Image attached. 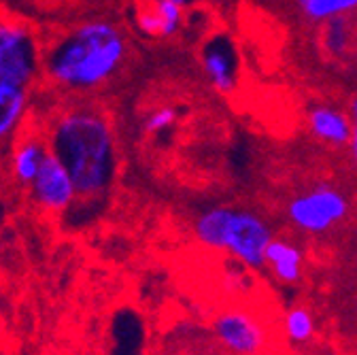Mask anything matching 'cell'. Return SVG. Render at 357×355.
Wrapping results in <instances>:
<instances>
[{
	"label": "cell",
	"mask_w": 357,
	"mask_h": 355,
	"mask_svg": "<svg viewBox=\"0 0 357 355\" xmlns=\"http://www.w3.org/2000/svg\"><path fill=\"white\" fill-rule=\"evenodd\" d=\"M52 156L66 168L77 200L100 198L115 176L117 153L111 121L83 100L56 107L43 121Z\"/></svg>",
	"instance_id": "obj_1"
},
{
	"label": "cell",
	"mask_w": 357,
	"mask_h": 355,
	"mask_svg": "<svg viewBox=\"0 0 357 355\" xmlns=\"http://www.w3.org/2000/svg\"><path fill=\"white\" fill-rule=\"evenodd\" d=\"M128 43L111 22H83L43 40V85L83 96L111 81L126 60Z\"/></svg>",
	"instance_id": "obj_2"
},
{
	"label": "cell",
	"mask_w": 357,
	"mask_h": 355,
	"mask_svg": "<svg viewBox=\"0 0 357 355\" xmlns=\"http://www.w3.org/2000/svg\"><path fill=\"white\" fill-rule=\"evenodd\" d=\"M40 85L43 38L30 24L0 13V164L20 130L32 119Z\"/></svg>",
	"instance_id": "obj_3"
},
{
	"label": "cell",
	"mask_w": 357,
	"mask_h": 355,
	"mask_svg": "<svg viewBox=\"0 0 357 355\" xmlns=\"http://www.w3.org/2000/svg\"><path fill=\"white\" fill-rule=\"evenodd\" d=\"M273 241V232L266 221L247 211H232L223 232L221 251L232 253L245 269L261 271L266 266V249Z\"/></svg>",
	"instance_id": "obj_4"
},
{
	"label": "cell",
	"mask_w": 357,
	"mask_h": 355,
	"mask_svg": "<svg viewBox=\"0 0 357 355\" xmlns=\"http://www.w3.org/2000/svg\"><path fill=\"white\" fill-rule=\"evenodd\" d=\"M50 153L52 151H50L47 137H45L43 121L30 119L20 130V135L13 139L3 160V170L7 172L13 186L28 190Z\"/></svg>",
	"instance_id": "obj_5"
},
{
	"label": "cell",
	"mask_w": 357,
	"mask_h": 355,
	"mask_svg": "<svg viewBox=\"0 0 357 355\" xmlns=\"http://www.w3.org/2000/svg\"><path fill=\"white\" fill-rule=\"evenodd\" d=\"M215 338L232 355H264L268 349L266 326L251 310L232 306L221 310L213 319Z\"/></svg>",
	"instance_id": "obj_6"
},
{
	"label": "cell",
	"mask_w": 357,
	"mask_h": 355,
	"mask_svg": "<svg viewBox=\"0 0 357 355\" xmlns=\"http://www.w3.org/2000/svg\"><path fill=\"white\" fill-rule=\"evenodd\" d=\"M349 202L347 198L332 190V188H317L304 196H298L289 204V219L294 226L304 232L319 234L336 226L338 221L347 215Z\"/></svg>",
	"instance_id": "obj_7"
},
{
	"label": "cell",
	"mask_w": 357,
	"mask_h": 355,
	"mask_svg": "<svg viewBox=\"0 0 357 355\" xmlns=\"http://www.w3.org/2000/svg\"><path fill=\"white\" fill-rule=\"evenodd\" d=\"M30 200L45 213L60 215L73 206L77 200L75 183L68 176L66 168L50 153L45 164L40 166L38 174L34 176L32 186L28 188Z\"/></svg>",
	"instance_id": "obj_8"
},
{
	"label": "cell",
	"mask_w": 357,
	"mask_h": 355,
	"mask_svg": "<svg viewBox=\"0 0 357 355\" xmlns=\"http://www.w3.org/2000/svg\"><path fill=\"white\" fill-rule=\"evenodd\" d=\"M202 66L219 92L236 87V54L226 36H215L202 47Z\"/></svg>",
	"instance_id": "obj_9"
},
{
	"label": "cell",
	"mask_w": 357,
	"mask_h": 355,
	"mask_svg": "<svg viewBox=\"0 0 357 355\" xmlns=\"http://www.w3.org/2000/svg\"><path fill=\"white\" fill-rule=\"evenodd\" d=\"M266 264L271 266L273 275L281 283H298L302 279V264H304V253L285 241H271L266 249Z\"/></svg>",
	"instance_id": "obj_10"
},
{
	"label": "cell",
	"mask_w": 357,
	"mask_h": 355,
	"mask_svg": "<svg viewBox=\"0 0 357 355\" xmlns=\"http://www.w3.org/2000/svg\"><path fill=\"white\" fill-rule=\"evenodd\" d=\"M310 128L312 132L334 145H342L347 141H351V121L347 115L328 109V107H319L310 113Z\"/></svg>",
	"instance_id": "obj_11"
},
{
	"label": "cell",
	"mask_w": 357,
	"mask_h": 355,
	"mask_svg": "<svg viewBox=\"0 0 357 355\" xmlns=\"http://www.w3.org/2000/svg\"><path fill=\"white\" fill-rule=\"evenodd\" d=\"M283 330L289 342L304 345L315 336V319H312L310 310L304 306L289 308L283 319Z\"/></svg>",
	"instance_id": "obj_12"
},
{
	"label": "cell",
	"mask_w": 357,
	"mask_h": 355,
	"mask_svg": "<svg viewBox=\"0 0 357 355\" xmlns=\"http://www.w3.org/2000/svg\"><path fill=\"white\" fill-rule=\"evenodd\" d=\"M357 7V0H306L302 5L310 20H330Z\"/></svg>",
	"instance_id": "obj_13"
},
{
	"label": "cell",
	"mask_w": 357,
	"mask_h": 355,
	"mask_svg": "<svg viewBox=\"0 0 357 355\" xmlns=\"http://www.w3.org/2000/svg\"><path fill=\"white\" fill-rule=\"evenodd\" d=\"M153 11L160 20V28H162V36H172L178 28H181L183 22V7H178L170 0H158L153 5Z\"/></svg>",
	"instance_id": "obj_14"
},
{
	"label": "cell",
	"mask_w": 357,
	"mask_h": 355,
	"mask_svg": "<svg viewBox=\"0 0 357 355\" xmlns=\"http://www.w3.org/2000/svg\"><path fill=\"white\" fill-rule=\"evenodd\" d=\"M176 119V111L170 109V107H164V109H158L153 111L147 119H145V130L149 135H160V132L168 130Z\"/></svg>",
	"instance_id": "obj_15"
},
{
	"label": "cell",
	"mask_w": 357,
	"mask_h": 355,
	"mask_svg": "<svg viewBox=\"0 0 357 355\" xmlns=\"http://www.w3.org/2000/svg\"><path fill=\"white\" fill-rule=\"evenodd\" d=\"M328 34H330L328 45L334 52H344V47H347V24H344V20H334Z\"/></svg>",
	"instance_id": "obj_16"
},
{
	"label": "cell",
	"mask_w": 357,
	"mask_h": 355,
	"mask_svg": "<svg viewBox=\"0 0 357 355\" xmlns=\"http://www.w3.org/2000/svg\"><path fill=\"white\" fill-rule=\"evenodd\" d=\"M351 149L357 162V100L353 103V123H351Z\"/></svg>",
	"instance_id": "obj_17"
},
{
	"label": "cell",
	"mask_w": 357,
	"mask_h": 355,
	"mask_svg": "<svg viewBox=\"0 0 357 355\" xmlns=\"http://www.w3.org/2000/svg\"><path fill=\"white\" fill-rule=\"evenodd\" d=\"M170 3H174V5H178V7H185V5L192 3V0H170Z\"/></svg>",
	"instance_id": "obj_18"
},
{
	"label": "cell",
	"mask_w": 357,
	"mask_h": 355,
	"mask_svg": "<svg viewBox=\"0 0 357 355\" xmlns=\"http://www.w3.org/2000/svg\"><path fill=\"white\" fill-rule=\"evenodd\" d=\"M0 170H3V164H0ZM0 204H3V198H0Z\"/></svg>",
	"instance_id": "obj_19"
},
{
	"label": "cell",
	"mask_w": 357,
	"mask_h": 355,
	"mask_svg": "<svg viewBox=\"0 0 357 355\" xmlns=\"http://www.w3.org/2000/svg\"><path fill=\"white\" fill-rule=\"evenodd\" d=\"M298 3H300V5H304V3H306V0H298Z\"/></svg>",
	"instance_id": "obj_20"
}]
</instances>
